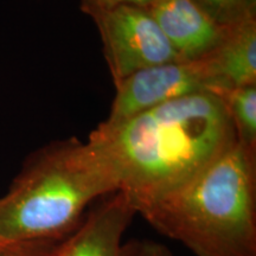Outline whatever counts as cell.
Here are the masks:
<instances>
[{"label":"cell","mask_w":256,"mask_h":256,"mask_svg":"<svg viewBox=\"0 0 256 256\" xmlns=\"http://www.w3.org/2000/svg\"><path fill=\"white\" fill-rule=\"evenodd\" d=\"M88 142L138 211L196 176L236 142V134L220 96L198 92L115 126L100 124Z\"/></svg>","instance_id":"1"},{"label":"cell","mask_w":256,"mask_h":256,"mask_svg":"<svg viewBox=\"0 0 256 256\" xmlns=\"http://www.w3.org/2000/svg\"><path fill=\"white\" fill-rule=\"evenodd\" d=\"M136 214L196 256H256V153L236 140Z\"/></svg>","instance_id":"2"},{"label":"cell","mask_w":256,"mask_h":256,"mask_svg":"<svg viewBox=\"0 0 256 256\" xmlns=\"http://www.w3.org/2000/svg\"><path fill=\"white\" fill-rule=\"evenodd\" d=\"M118 190L110 166L90 142H50L28 156L0 197V241L62 240L92 200Z\"/></svg>","instance_id":"3"},{"label":"cell","mask_w":256,"mask_h":256,"mask_svg":"<svg viewBox=\"0 0 256 256\" xmlns=\"http://www.w3.org/2000/svg\"><path fill=\"white\" fill-rule=\"evenodd\" d=\"M87 14L101 36L114 84L148 66L182 60L147 8L121 5Z\"/></svg>","instance_id":"4"},{"label":"cell","mask_w":256,"mask_h":256,"mask_svg":"<svg viewBox=\"0 0 256 256\" xmlns=\"http://www.w3.org/2000/svg\"><path fill=\"white\" fill-rule=\"evenodd\" d=\"M110 113L104 126H115L166 102L198 92H214L206 58L174 60L132 74L115 84Z\"/></svg>","instance_id":"5"},{"label":"cell","mask_w":256,"mask_h":256,"mask_svg":"<svg viewBox=\"0 0 256 256\" xmlns=\"http://www.w3.org/2000/svg\"><path fill=\"white\" fill-rule=\"evenodd\" d=\"M147 8L182 60L206 58L232 28L220 24L194 0H154Z\"/></svg>","instance_id":"6"},{"label":"cell","mask_w":256,"mask_h":256,"mask_svg":"<svg viewBox=\"0 0 256 256\" xmlns=\"http://www.w3.org/2000/svg\"><path fill=\"white\" fill-rule=\"evenodd\" d=\"M136 215L130 200L114 192L63 238L55 256H128L124 235Z\"/></svg>","instance_id":"7"},{"label":"cell","mask_w":256,"mask_h":256,"mask_svg":"<svg viewBox=\"0 0 256 256\" xmlns=\"http://www.w3.org/2000/svg\"><path fill=\"white\" fill-rule=\"evenodd\" d=\"M206 62L217 95L256 84V18L234 25Z\"/></svg>","instance_id":"8"},{"label":"cell","mask_w":256,"mask_h":256,"mask_svg":"<svg viewBox=\"0 0 256 256\" xmlns=\"http://www.w3.org/2000/svg\"><path fill=\"white\" fill-rule=\"evenodd\" d=\"M220 96L229 113L236 140L256 153V84L223 92Z\"/></svg>","instance_id":"9"},{"label":"cell","mask_w":256,"mask_h":256,"mask_svg":"<svg viewBox=\"0 0 256 256\" xmlns=\"http://www.w3.org/2000/svg\"><path fill=\"white\" fill-rule=\"evenodd\" d=\"M220 24L234 26L256 18V0H194Z\"/></svg>","instance_id":"10"},{"label":"cell","mask_w":256,"mask_h":256,"mask_svg":"<svg viewBox=\"0 0 256 256\" xmlns=\"http://www.w3.org/2000/svg\"><path fill=\"white\" fill-rule=\"evenodd\" d=\"M62 240L6 243L0 247V256H55Z\"/></svg>","instance_id":"11"},{"label":"cell","mask_w":256,"mask_h":256,"mask_svg":"<svg viewBox=\"0 0 256 256\" xmlns=\"http://www.w3.org/2000/svg\"><path fill=\"white\" fill-rule=\"evenodd\" d=\"M154 0H81V10L84 14L98 10H110L121 5L148 8Z\"/></svg>","instance_id":"12"},{"label":"cell","mask_w":256,"mask_h":256,"mask_svg":"<svg viewBox=\"0 0 256 256\" xmlns=\"http://www.w3.org/2000/svg\"><path fill=\"white\" fill-rule=\"evenodd\" d=\"M128 256H172L171 252L152 241H134L128 243Z\"/></svg>","instance_id":"13"},{"label":"cell","mask_w":256,"mask_h":256,"mask_svg":"<svg viewBox=\"0 0 256 256\" xmlns=\"http://www.w3.org/2000/svg\"><path fill=\"white\" fill-rule=\"evenodd\" d=\"M4 244H6L5 242H2V241H0V247H2V246H4Z\"/></svg>","instance_id":"14"}]
</instances>
